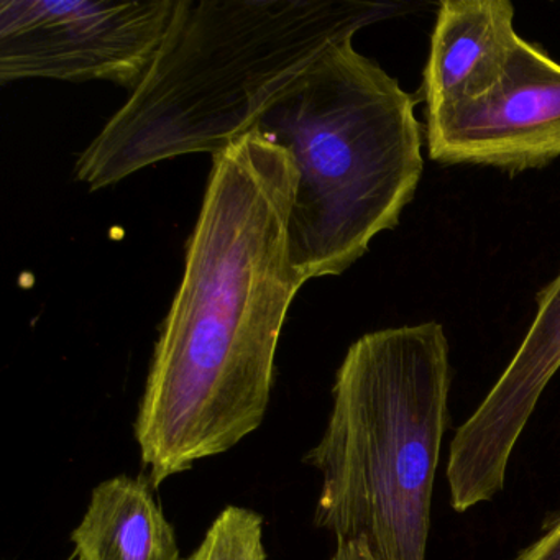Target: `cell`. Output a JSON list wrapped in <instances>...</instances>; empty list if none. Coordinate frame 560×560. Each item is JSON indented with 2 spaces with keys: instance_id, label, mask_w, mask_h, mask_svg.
<instances>
[{
  "instance_id": "10",
  "label": "cell",
  "mask_w": 560,
  "mask_h": 560,
  "mask_svg": "<svg viewBox=\"0 0 560 560\" xmlns=\"http://www.w3.org/2000/svg\"><path fill=\"white\" fill-rule=\"evenodd\" d=\"M183 560H267L264 517L248 508H225L212 521L198 549Z\"/></svg>"
},
{
  "instance_id": "3",
  "label": "cell",
  "mask_w": 560,
  "mask_h": 560,
  "mask_svg": "<svg viewBox=\"0 0 560 560\" xmlns=\"http://www.w3.org/2000/svg\"><path fill=\"white\" fill-rule=\"evenodd\" d=\"M442 324L392 327L350 346L307 460L320 474L314 523L375 560H428L432 494L451 422Z\"/></svg>"
},
{
  "instance_id": "5",
  "label": "cell",
  "mask_w": 560,
  "mask_h": 560,
  "mask_svg": "<svg viewBox=\"0 0 560 560\" xmlns=\"http://www.w3.org/2000/svg\"><path fill=\"white\" fill-rule=\"evenodd\" d=\"M176 8L178 0H2L0 80L110 81L132 91Z\"/></svg>"
},
{
  "instance_id": "9",
  "label": "cell",
  "mask_w": 560,
  "mask_h": 560,
  "mask_svg": "<svg viewBox=\"0 0 560 560\" xmlns=\"http://www.w3.org/2000/svg\"><path fill=\"white\" fill-rule=\"evenodd\" d=\"M78 560H183L175 530L142 478H109L71 534Z\"/></svg>"
},
{
  "instance_id": "6",
  "label": "cell",
  "mask_w": 560,
  "mask_h": 560,
  "mask_svg": "<svg viewBox=\"0 0 560 560\" xmlns=\"http://www.w3.org/2000/svg\"><path fill=\"white\" fill-rule=\"evenodd\" d=\"M425 116L434 162L540 168L560 156V65L517 37L491 90Z\"/></svg>"
},
{
  "instance_id": "4",
  "label": "cell",
  "mask_w": 560,
  "mask_h": 560,
  "mask_svg": "<svg viewBox=\"0 0 560 560\" xmlns=\"http://www.w3.org/2000/svg\"><path fill=\"white\" fill-rule=\"evenodd\" d=\"M352 40L327 50L255 127L296 166L288 244L303 284L342 275L396 228L424 170L415 100Z\"/></svg>"
},
{
  "instance_id": "1",
  "label": "cell",
  "mask_w": 560,
  "mask_h": 560,
  "mask_svg": "<svg viewBox=\"0 0 560 560\" xmlns=\"http://www.w3.org/2000/svg\"><path fill=\"white\" fill-rule=\"evenodd\" d=\"M296 185L290 153L257 130L212 156L133 425L153 488L264 422L281 329L304 287L288 244Z\"/></svg>"
},
{
  "instance_id": "2",
  "label": "cell",
  "mask_w": 560,
  "mask_h": 560,
  "mask_svg": "<svg viewBox=\"0 0 560 560\" xmlns=\"http://www.w3.org/2000/svg\"><path fill=\"white\" fill-rule=\"evenodd\" d=\"M399 5L353 0H178L129 100L81 153L93 191L192 153L224 152L327 50Z\"/></svg>"
},
{
  "instance_id": "8",
  "label": "cell",
  "mask_w": 560,
  "mask_h": 560,
  "mask_svg": "<svg viewBox=\"0 0 560 560\" xmlns=\"http://www.w3.org/2000/svg\"><path fill=\"white\" fill-rule=\"evenodd\" d=\"M508 0H444L422 74L428 110L481 96L500 81L514 42Z\"/></svg>"
},
{
  "instance_id": "11",
  "label": "cell",
  "mask_w": 560,
  "mask_h": 560,
  "mask_svg": "<svg viewBox=\"0 0 560 560\" xmlns=\"http://www.w3.org/2000/svg\"><path fill=\"white\" fill-rule=\"evenodd\" d=\"M514 560H560V514Z\"/></svg>"
},
{
  "instance_id": "7",
  "label": "cell",
  "mask_w": 560,
  "mask_h": 560,
  "mask_svg": "<svg viewBox=\"0 0 560 560\" xmlns=\"http://www.w3.org/2000/svg\"><path fill=\"white\" fill-rule=\"evenodd\" d=\"M559 370L560 273L537 294L536 317L513 359L455 431L445 475L457 513L488 503L503 491L511 455Z\"/></svg>"
},
{
  "instance_id": "12",
  "label": "cell",
  "mask_w": 560,
  "mask_h": 560,
  "mask_svg": "<svg viewBox=\"0 0 560 560\" xmlns=\"http://www.w3.org/2000/svg\"><path fill=\"white\" fill-rule=\"evenodd\" d=\"M329 560H375L372 553L360 542L350 540H337L336 550Z\"/></svg>"
}]
</instances>
